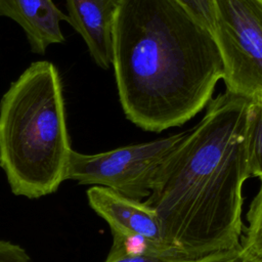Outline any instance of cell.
<instances>
[{
    "instance_id": "4",
    "label": "cell",
    "mask_w": 262,
    "mask_h": 262,
    "mask_svg": "<svg viewBox=\"0 0 262 262\" xmlns=\"http://www.w3.org/2000/svg\"><path fill=\"white\" fill-rule=\"evenodd\" d=\"M187 132L94 155L73 149L66 180L103 186L137 201L147 199L166 162Z\"/></svg>"
},
{
    "instance_id": "10",
    "label": "cell",
    "mask_w": 262,
    "mask_h": 262,
    "mask_svg": "<svg viewBox=\"0 0 262 262\" xmlns=\"http://www.w3.org/2000/svg\"><path fill=\"white\" fill-rule=\"evenodd\" d=\"M247 150L250 175L258 177L262 183V102L250 105Z\"/></svg>"
},
{
    "instance_id": "12",
    "label": "cell",
    "mask_w": 262,
    "mask_h": 262,
    "mask_svg": "<svg viewBox=\"0 0 262 262\" xmlns=\"http://www.w3.org/2000/svg\"><path fill=\"white\" fill-rule=\"evenodd\" d=\"M200 23L207 27L214 35L215 11L213 0H177Z\"/></svg>"
},
{
    "instance_id": "13",
    "label": "cell",
    "mask_w": 262,
    "mask_h": 262,
    "mask_svg": "<svg viewBox=\"0 0 262 262\" xmlns=\"http://www.w3.org/2000/svg\"><path fill=\"white\" fill-rule=\"evenodd\" d=\"M193 262H254L253 259L241 246L217 251L200 258H196Z\"/></svg>"
},
{
    "instance_id": "14",
    "label": "cell",
    "mask_w": 262,
    "mask_h": 262,
    "mask_svg": "<svg viewBox=\"0 0 262 262\" xmlns=\"http://www.w3.org/2000/svg\"><path fill=\"white\" fill-rule=\"evenodd\" d=\"M0 262H30V257L18 245L0 239Z\"/></svg>"
},
{
    "instance_id": "9",
    "label": "cell",
    "mask_w": 262,
    "mask_h": 262,
    "mask_svg": "<svg viewBox=\"0 0 262 262\" xmlns=\"http://www.w3.org/2000/svg\"><path fill=\"white\" fill-rule=\"evenodd\" d=\"M113 234V245L104 262H193L171 248L146 241Z\"/></svg>"
},
{
    "instance_id": "1",
    "label": "cell",
    "mask_w": 262,
    "mask_h": 262,
    "mask_svg": "<svg viewBox=\"0 0 262 262\" xmlns=\"http://www.w3.org/2000/svg\"><path fill=\"white\" fill-rule=\"evenodd\" d=\"M112 66L126 118L150 132L196 116L224 76L213 33L177 0H122Z\"/></svg>"
},
{
    "instance_id": "11",
    "label": "cell",
    "mask_w": 262,
    "mask_h": 262,
    "mask_svg": "<svg viewBox=\"0 0 262 262\" xmlns=\"http://www.w3.org/2000/svg\"><path fill=\"white\" fill-rule=\"evenodd\" d=\"M242 247L254 262H262V183L247 213Z\"/></svg>"
},
{
    "instance_id": "2",
    "label": "cell",
    "mask_w": 262,
    "mask_h": 262,
    "mask_svg": "<svg viewBox=\"0 0 262 262\" xmlns=\"http://www.w3.org/2000/svg\"><path fill=\"white\" fill-rule=\"evenodd\" d=\"M251 102L225 91L212 99L166 162L145 203L166 243L191 259L242 245L243 186L251 177L247 131Z\"/></svg>"
},
{
    "instance_id": "3",
    "label": "cell",
    "mask_w": 262,
    "mask_h": 262,
    "mask_svg": "<svg viewBox=\"0 0 262 262\" xmlns=\"http://www.w3.org/2000/svg\"><path fill=\"white\" fill-rule=\"evenodd\" d=\"M72 150L58 70L33 62L0 100V166L11 191L29 199L56 191Z\"/></svg>"
},
{
    "instance_id": "5",
    "label": "cell",
    "mask_w": 262,
    "mask_h": 262,
    "mask_svg": "<svg viewBox=\"0 0 262 262\" xmlns=\"http://www.w3.org/2000/svg\"><path fill=\"white\" fill-rule=\"evenodd\" d=\"M227 92L262 102V0H213Z\"/></svg>"
},
{
    "instance_id": "6",
    "label": "cell",
    "mask_w": 262,
    "mask_h": 262,
    "mask_svg": "<svg viewBox=\"0 0 262 262\" xmlns=\"http://www.w3.org/2000/svg\"><path fill=\"white\" fill-rule=\"evenodd\" d=\"M87 199L90 207L107 222L112 233L171 248L165 241L156 210L145 202L97 185L87 190Z\"/></svg>"
},
{
    "instance_id": "7",
    "label": "cell",
    "mask_w": 262,
    "mask_h": 262,
    "mask_svg": "<svg viewBox=\"0 0 262 262\" xmlns=\"http://www.w3.org/2000/svg\"><path fill=\"white\" fill-rule=\"evenodd\" d=\"M69 24L83 38L93 61L112 66V36L122 0H66Z\"/></svg>"
},
{
    "instance_id": "8",
    "label": "cell",
    "mask_w": 262,
    "mask_h": 262,
    "mask_svg": "<svg viewBox=\"0 0 262 262\" xmlns=\"http://www.w3.org/2000/svg\"><path fill=\"white\" fill-rule=\"evenodd\" d=\"M1 16L20 26L31 51L36 54H44L50 45L66 40L60 23H69V17L52 0H0Z\"/></svg>"
}]
</instances>
